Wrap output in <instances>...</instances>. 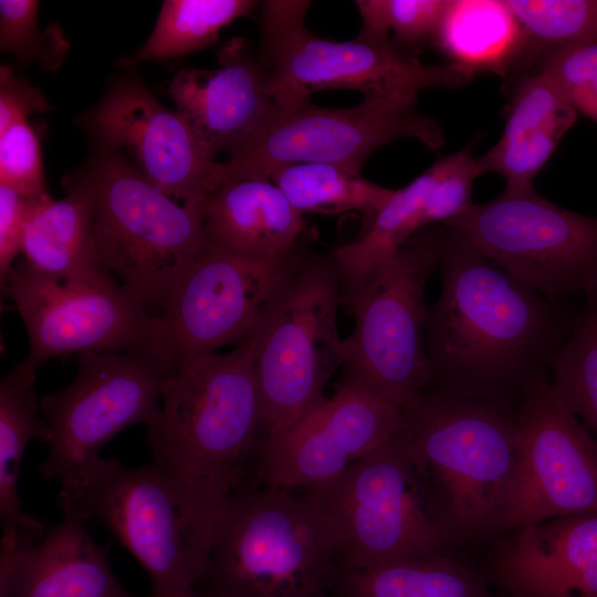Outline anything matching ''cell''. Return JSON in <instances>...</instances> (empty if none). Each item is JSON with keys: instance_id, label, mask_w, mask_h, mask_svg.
Here are the masks:
<instances>
[{"instance_id": "cell-1", "label": "cell", "mask_w": 597, "mask_h": 597, "mask_svg": "<svg viewBox=\"0 0 597 597\" xmlns=\"http://www.w3.org/2000/svg\"><path fill=\"white\" fill-rule=\"evenodd\" d=\"M438 271L441 287L428 307L426 333L431 379L423 391L519 407L549 378L576 315L564 298L513 276L453 229Z\"/></svg>"}, {"instance_id": "cell-2", "label": "cell", "mask_w": 597, "mask_h": 597, "mask_svg": "<svg viewBox=\"0 0 597 597\" xmlns=\"http://www.w3.org/2000/svg\"><path fill=\"white\" fill-rule=\"evenodd\" d=\"M249 335L229 353L181 363L168 378L146 442L176 490L203 548L231 499L254 482L263 439Z\"/></svg>"}, {"instance_id": "cell-3", "label": "cell", "mask_w": 597, "mask_h": 597, "mask_svg": "<svg viewBox=\"0 0 597 597\" xmlns=\"http://www.w3.org/2000/svg\"><path fill=\"white\" fill-rule=\"evenodd\" d=\"M404 416L396 437L459 548L506 533L517 407L422 391Z\"/></svg>"}, {"instance_id": "cell-4", "label": "cell", "mask_w": 597, "mask_h": 597, "mask_svg": "<svg viewBox=\"0 0 597 597\" xmlns=\"http://www.w3.org/2000/svg\"><path fill=\"white\" fill-rule=\"evenodd\" d=\"M342 566L336 527L303 490L252 483L217 526L202 597H328Z\"/></svg>"}, {"instance_id": "cell-5", "label": "cell", "mask_w": 597, "mask_h": 597, "mask_svg": "<svg viewBox=\"0 0 597 597\" xmlns=\"http://www.w3.org/2000/svg\"><path fill=\"white\" fill-rule=\"evenodd\" d=\"M449 238L448 227H427L362 277L342 283L354 328L344 339L336 387L367 390L402 410L419 399L431 379L426 285Z\"/></svg>"}, {"instance_id": "cell-6", "label": "cell", "mask_w": 597, "mask_h": 597, "mask_svg": "<svg viewBox=\"0 0 597 597\" xmlns=\"http://www.w3.org/2000/svg\"><path fill=\"white\" fill-rule=\"evenodd\" d=\"M87 182L101 268L158 316L206 245V203H184L153 185L119 150L92 143L77 169Z\"/></svg>"}, {"instance_id": "cell-7", "label": "cell", "mask_w": 597, "mask_h": 597, "mask_svg": "<svg viewBox=\"0 0 597 597\" xmlns=\"http://www.w3.org/2000/svg\"><path fill=\"white\" fill-rule=\"evenodd\" d=\"M311 3H261L258 57L274 105L306 103L317 91L336 88L357 90L364 97L417 101L425 88L459 87L475 74L453 63L425 64L389 40L321 38L305 25Z\"/></svg>"}, {"instance_id": "cell-8", "label": "cell", "mask_w": 597, "mask_h": 597, "mask_svg": "<svg viewBox=\"0 0 597 597\" xmlns=\"http://www.w3.org/2000/svg\"><path fill=\"white\" fill-rule=\"evenodd\" d=\"M342 274L333 252L306 253L250 334L263 437L279 433L323 404L342 367L337 328Z\"/></svg>"}, {"instance_id": "cell-9", "label": "cell", "mask_w": 597, "mask_h": 597, "mask_svg": "<svg viewBox=\"0 0 597 597\" xmlns=\"http://www.w3.org/2000/svg\"><path fill=\"white\" fill-rule=\"evenodd\" d=\"M396 436L337 478L302 489L317 499L336 527L342 570L459 548Z\"/></svg>"}, {"instance_id": "cell-10", "label": "cell", "mask_w": 597, "mask_h": 597, "mask_svg": "<svg viewBox=\"0 0 597 597\" xmlns=\"http://www.w3.org/2000/svg\"><path fill=\"white\" fill-rule=\"evenodd\" d=\"M174 366L151 343L126 350L82 353L73 380L43 395L48 454L39 473L73 490L102 460L103 447L125 428L150 426Z\"/></svg>"}, {"instance_id": "cell-11", "label": "cell", "mask_w": 597, "mask_h": 597, "mask_svg": "<svg viewBox=\"0 0 597 597\" xmlns=\"http://www.w3.org/2000/svg\"><path fill=\"white\" fill-rule=\"evenodd\" d=\"M417 101L364 97L348 108H327L310 102L274 105L256 130L229 159L214 163L209 192L238 179H270L279 167L317 163L360 172L378 148L399 138H413L430 149L442 147L439 124L421 114Z\"/></svg>"}, {"instance_id": "cell-12", "label": "cell", "mask_w": 597, "mask_h": 597, "mask_svg": "<svg viewBox=\"0 0 597 597\" xmlns=\"http://www.w3.org/2000/svg\"><path fill=\"white\" fill-rule=\"evenodd\" d=\"M57 504L106 527L147 573L150 597L193 588L206 573L209 554L153 462L129 467L102 458L73 490L60 492Z\"/></svg>"}, {"instance_id": "cell-13", "label": "cell", "mask_w": 597, "mask_h": 597, "mask_svg": "<svg viewBox=\"0 0 597 597\" xmlns=\"http://www.w3.org/2000/svg\"><path fill=\"white\" fill-rule=\"evenodd\" d=\"M306 253L303 243L286 255L258 258L206 242L155 316L151 344L175 369L189 358L238 345Z\"/></svg>"}, {"instance_id": "cell-14", "label": "cell", "mask_w": 597, "mask_h": 597, "mask_svg": "<svg viewBox=\"0 0 597 597\" xmlns=\"http://www.w3.org/2000/svg\"><path fill=\"white\" fill-rule=\"evenodd\" d=\"M443 226L551 298L597 284V218L555 205L534 188L504 190Z\"/></svg>"}, {"instance_id": "cell-15", "label": "cell", "mask_w": 597, "mask_h": 597, "mask_svg": "<svg viewBox=\"0 0 597 597\" xmlns=\"http://www.w3.org/2000/svg\"><path fill=\"white\" fill-rule=\"evenodd\" d=\"M28 332L36 367L67 354L126 350L151 343L155 316L109 273L56 279L14 263L2 287Z\"/></svg>"}, {"instance_id": "cell-16", "label": "cell", "mask_w": 597, "mask_h": 597, "mask_svg": "<svg viewBox=\"0 0 597 597\" xmlns=\"http://www.w3.org/2000/svg\"><path fill=\"white\" fill-rule=\"evenodd\" d=\"M593 511H597V440L545 378L517 407L516 469L506 530Z\"/></svg>"}, {"instance_id": "cell-17", "label": "cell", "mask_w": 597, "mask_h": 597, "mask_svg": "<svg viewBox=\"0 0 597 597\" xmlns=\"http://www.w3.org/2000/svg\"><path fill=\"white\" fill-rule=\"evenodd\" d=\"M91 143L122 151L158 189L184 203H206L214 160L176 109L134 74L115 77L78 118Z\"/></svg>"}, {"instance_id": "cell-18", "label": "cell", "mask_w": 597, "mask_h": 597, "mask_svg": "<svg viewBox=\"0 0 597 597\" xmlns=\"http://www.w3.org/2000/svg\"><path fill=\"white\" fill-rule=\"evenodd\" d=\"M404 410L359 388L336 387L333 397L290 428L263 437L256 483L302 490L337 478L400 432Z\"/></svg>"}, {"instance_id": "cell-19", "label": "cell", "mask_w": 597, "mask_h": 597, "mask_svg": "<svg viewBox=\"0 0 597 597\" xmlns=\"http://www.w3.org/2000/svg\"><path fill=\"white\" fill-rule=\"evenodd\" d=\"M482 574L499 597H597V511L504 533Z\"/></svg>"}, {"instance_id": "cell-20", "label": "cell", "mask_w": 597, "mask_h": 597, "mask_svg": "<svg viewBox=\"0 0 597 597\" xmlns=\"http://www.w3.org/2000/svg\"><path fill=\"white\" fill-rule=\"evenodd\" d=\"M217 63L213 69L179 70L167 91L212 159L245 142L274 106L259 57L245 38L227 41Z\"/></svg>"}, {"instance_id": "cell-21", "label": "cell", "mask_w": 597, "mask_h": 597, "mask_svg": "<svg viewBox=\"0 0 597 597\" xmlns=\"http://www.w3.org/2000/svg\"><path fill=\"white\" fill-rule=\"evenodd\" d=\"M62 520L29 548L0 546V597H136L116 578L109 547L87 520L59 505Z\"/></svg>"}, {"instance_id": "cell-22", "label": "cell", "mask_w": 597, "mask_h": 597, "mask_svg": "<svg viewBox=\"0 0 597 597\" xmlns=\"http://www.w3.org/2000/svg\"><path fill=\"white\" fill-rule=\"evenodd\" d=\"M306 222L271 179L221 185L205 206L206 241L258 258L290 254L303 244Z\"/></svg>"}, {"instance_id": "cell-23", "label": "cell", "mask_w": 597, "mask_h": 597, "mask_svg": "<svg viewBox=\"0 0 597 597\" xmlns=\"http://www.w3.org/2000/svg\"><path fill=\"white\" fill-rule=\"evenodd\" d=\"M65 196L33 200L24 226V263L42 275L63 279L103 270L100 264L93 199L78 170L62 180Z\"/></svg>"}, {"instance_id": "cell-24", "label": "cell", "mask_w": 597, "mask_h": 597, "mask_svg": "<svg viewBox=\"0 0 597 597\" xmlns=\"http://www.w3.org/2000/svg\"><path fill=\"white\" fill-rule=\"evenodd\" d=\"M38 367L28 358L0 383V521L1 541L34 544L45 534L40 521L24 512L18 491L22 458L29 442H46L49 428L34 391Z\"/></svg>"}, {"instance_id": "cell-25", "label": "cell", "mask_w": 597, "mask_h": 597, "mask_svg": "<svg viewBox=\"0 0 597 597\" xmlns=\"http://www.w3.org/2000/svg\"><path fill=\"white\" fill-rule=\"evenodd\" d=\"M434 45L450 60L475 73H507L521 63L523 33L506 0H447Z\"/></svg>"}, {"instance_id": "cell-26", "label": "cell", "mask_w": 597, "mask_h": 597, "mask_svg": "<svg viewBox=\"0 0 597 597\" xmlns=\"http://www.w3.org/2000/svg\"><path fill=\"white\" fill-rule=\"evenodd\" d=\"M328 597H493L482 574L457 554L341 570Z\"/></svg>"}, {"instance_id": "cell-27", "label": "cell", "mask_w": 597, "mask_h": 597, "mask_svg": "<svg viewBox=\"0 0 597 597\" xmlns=\"http://www.w3.org/2000/svg\"><path fill=\"white\" fill-rule=\"evenodd\" d=\"M270 179L302 214L355 211L368 222L395 192L364 178L360 172L331 164L285 165L275 169Z\"/></svg>"}, {"instance_id": "cell-28", "label": "cell", "mask_w": 597, "mask_h": 597, "mask_svg": "<svg viewBox=\"0 0 597 597\" xmlns=\"http://www.w3.org/2000/svg\"><path fill=\"white\" fill-rule=\"evenodd\" d=\"M440 158L407 186L395 189L385 206L369 220L355 241L333 251L342 283L362 277L374 264L398 250L421 229V214L441 171Z\"/></svg>"}, {"instance_id": "cell-29", "label": "cell", "mask_w": 597, "mask_h": 597, "mask_svg": "<svg viewBox=\"0 0 597 597\" xmlns=\"http://www.w3.org/2000/svg\"><path fill=\"white\" fill-rule=\"evenodd\" d=\"M252 0H165L151 34L125 67L145 61H169L211 45L222 28L252 12Z\"/></svg>"}, {"instance_id": "cell-30", "label": "cell", "mask_w": 597, "mask_h": 597, "mask_svg": "<svg viewBox=\"0 0 597 597\" xmlns=\"http://www.w3.org/2000/svg\"><path fill=\"white\" fill-rule=\"evenodd\" d=\"M549 384L561 401L597 440V284L551 363Z\"/></svg>"}, {"instance_id": "cell-31", "label": "cell", "mask_w": 597, "mask_h": 597, "mask_svg": "<svg viewBox=\"0 0 597 597\" xmlns=\"http://www.w3.org/2000/svg\"><path fill=\"white\" fill-rule=\"evenodd\" d=\"M523 33L521 62L574 44L597 42V0H506Z\"/></svg>"}, {"instance_id": "cell-32", "label": "cell", "mask_w": 597, "mask_h": 597, "mask_svg": "<svg viewBox=\"0 0 597 597\" xmlns=\"http://www.w3.org/2000/svg\"><path fill=\"white\" fill-rule=\"evenodd\" d=\"M39 1H0V49L22 66L36 63L46 71L59 69L70 43L59 24H38Z\"/></svg>"}, {"instance_id": "cell-33", "label": "cell", "mask_w": 597, "mask_h": 597, "mask_svg": "<svg viewBox=\"0 0 597 597\" xmlns=\"http://www.w3.org/2000/svg\"><path fill=\"white\" fill-rule=\"evenodd\" d=\"M362 28L357 35L388 40L392 31L405 45H419L434 39L447 0H357Z\"/></svg>"}, {"instance_id": "cell-34", "label": "cell", "mask_w": 597, "mask_h": 597, "mask_svg": "<svg viewBox=\"0 0 597 597\" xmlns=\"http://www.w3.org/2000/svg\"><path fill=\"white\" fill-rule=\"evenodd\" d=\"M577 112L559 88L536 71L522 77L514 91L500 142H506L545 127L569 129Z\"/></svg>"}, {"instance_id": "cell-35", "label": "cell", "mask_w": 597, "mask_h": 597, "mask_svg": "<svg viewBox=\"0 0 597 597\" xmlns=\"http://www.w3.org/2000/svg\"><path fill=\"white\" fill-rule=\"evenodd\" d=\"M567 129L556 126L545 127L500 142L484 155L478 157L482 174L495 172L505 181V190L533 188V180L547 163Z\"/></svg>"}, {"instance_id": "cell-36", "label": "cell", "mask_w": 597, "mask_h": 597, "mask_svg": "<svg viewBox=\"0 0 597 597\" xmlns=\"http://www.w3.org/2000/svg\"><path fill=\"white\" fill-rule=\"evenodd\" d=\"M541 56L537 71L553 81L576 112L597 124V42L554 49Z\"/></svg>"}, {"instance_id": "cell-37", "label": "cell", "mask_w": 597, "mask_h": 597, "mask_svg": "<svg viewBox=\"0 0 597 597\" xmlns=\"http://www.w3.org/2000/svg\"><path fill=\"white\" fill-rule=\"evenodd\" d=\"M0 185L31 201L50 196L40 136L29 118L18 119L0 132Z\"/></svg>"}, {"instance_id": "cell-38", "label": "cell", "mask_w": 597, "mask_h": 597, "mask_svg": "<svg viewBox=\"0 0 597 597\" xmlns=\"http://www.w3.org/2000/svg\"><path fill=\"white\" fill-rule=\"evenodd\" d=\"M441 171L428 196L421 229L442 223L465 212L472 205V186L482 175L479 159L470 148L442 157Z\"/></svg>"}, {"instance_id": "cell-39", "label": "cell", "mask_w": 597, "mask_h": 597, "mask_svg": "<svg viewBox=\"0 0 597 597\" xmlns=\"http://www.w3.org/2000/svg\"><path fill=\"white\" fill-rule=\"evenodd\" d=\"M32 201L0 185V282L1 289L21 252L24 226Z\"/></svg>"}, {"instance_id": "cell-40", "label": "cell", "mask_w": 597, "mask_h": 597, "mask_svg": "<svg viewBox=\"0 0 597 597\" xmlns=\"http://www.w3.org/2000/svg\"><path fill=\"white\" fill-rule=\"evenodd\" d=\"M51 109L48 97L10 65L0 66V132L18 119Z\"/></svg>"}, {"instance_id": "cell-41", "label": "cell", "mask_w": 597, "mask_h": 597, "mask_svg": "<svg viewBox=\"0 0 597 597\" xmlns=\"http://www.w3.org/2000/svg\"><path fill=\"white\" fill-rule=\"evenodd\" d=\"M168 597H202V596L198 595L193 588H190L184 591L175 593Z\"/></svg>"}]
</instances>
